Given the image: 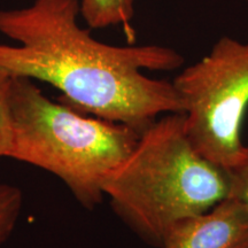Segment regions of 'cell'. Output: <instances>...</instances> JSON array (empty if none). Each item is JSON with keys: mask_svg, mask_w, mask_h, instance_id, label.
I'll return each mask as SVG.
<instances>
[{"mask_svg": "<svg viewBox=\"0 0 248 248\" xmlns=\"http://www.w3.org/2000/svg\"><path fill=\"white\" fill-rule=\"evenodd\" d=\"M79 0H35L0 9V73L47 83L71 109L145 131L161 114L184 113L172 82L142 70L171 71L184 57L161 45L113 46L78 24Z\"/></svg>", "mask_w": 248, "mask_h": 248, "instance_id": "obj_1", "label": "cell"}, {"mask_svg": "<svg viewBox=\"0 0 248 248\" xmlns=\"http://www.w3.org/2000/svg\"><path fill=\"white\" fill-rule=\"evenodd\" d=\"M104 191L121 221L145 244L161 248L173 223L228 197L230 178L192 145L184 114L169 113L141 132Z\"/></svg>", "mask_w": 248, "mask_h": 248, "instance_id": "obj_2", "label": "cell"}, {"mask_svg": "<svg viewBox=\"0 0 248 248\" xmlns=\"http://www.w3.org/2000/svg\"><path fill=\"white\" fill-rule=\"evenodd\" d=\"M9 101L15 135L11 159L53 173L84 208L100 204L105 184L141 133L52 101L26 77H11Z\"/></svg>", "mask_w": 248, "mask_h": 248, "instance_id": "obj_3", "label": "cell"}, {"mask_svg": "<svg viewBox=\"0 0 248 248\" xmlns=\"http://www.w3.org/2000/svg\"><path fill=\"white\" fill-rule=\"evenodd\" d=\"M184 106L185 129L204 157L230 170L245 144L241 128L248 109V43L221 37L208 54L172 82Z\"/></svg>", "mask_w": 248, "mask_h": 248, "instance_id": "obj_4", "label": "cell"}, {"mask_svg": "<svg viewBox=\"0 0 248 248\" xmlns=\"http://www.w3.org/2000/svg\"><path fill=\"white\" fill-rule=\"evenodd\" d=\"M161 248H248V208L233 197L170 226Z\"/></svg>", "mask_w": 248, "mask_h": 248, "instance_id": "obj_5", "label": "cell"}, {"mask_svg": "<svg viewBox=\"0 0 248 248\" xmlns=\"http://www.w3.org/2000/svg\"><path fill=\"white\" fill-rule=\"evenodd\" d=\"M137 0H79V14L91 29L122 26L133 37L131 21Z\"/></svg>", "mask_w": 248, "mask_h": 248, "instance_id": "obj_6", "label": "cell"}, {"mask_svg": "<svg viewBox=\"0 0 248 248\" xmlns=\"http://www.w3.org/2000/svg\"><path fill=\"white\" fill-rule=\"evenodd\" d=\"M23 203V194L17 186L0 184V248L17 224Z\"/></svg>", "mask_w": 248, "mask_h": 248, "instance_id": "obj_7", "label": "cell"}, {"mask_svg": "<svg viewBox=\"0 0 248 248\" xmlns=\"http://www.w3.org/2000/svg\"><path fill=\"white\" fill-rule=\"evenodd\" d=\"M11 76L0 73V157H11L14 150V125L9 101Z\"/></svg>", "mask_w": 248, "mask_h": 248, "instance_id": "obj_8", "label": "cell"}, {"mask_svg": "<svg viewBox=\"0 0 248 248\" xmlns=\"http://www.w3.org/2000/svg\"><path fill=\"white\" fill-rule=\"evenodd\" d=\"M230 178L229 195L241 201L248 208V146L245 145L239 162L228 170Z\"/></svg>", "mask_w": 248, "mask_h": 248, "instance_id": "obj_9", "label": "cell"}, {"mask_svg": "<svg viewBox=\"0 0 248 248\" xmlns=\"http://www.w3.org/2000/svg\"><path fill=\"white\" fill-rule=\"evenodd\" d=\"M247 1H248V0H247Z\"/></svg>", "mask_w": 248, "mask_h": 248, "instance_id": "obj_10", "label": "cell"}]
</instances>
